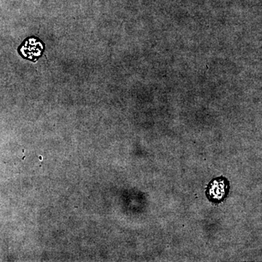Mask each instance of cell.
Listing matches in <instances>:
<instances>
[{
  "label": "cell",
  "instance_id": "cell-1",
  "mask_svg": "<svg viewBox=\"0 0 262 262\" xmlns=\"http://www.w3.org/2000/svg\"><path fill=\"white\" fill-rule=\"evenodd\" d=\"M229 183L225 177L213 179L206 188V196L213 203H222L228 195Z\"/></svg>",
  "mask_w": 262,
  "mask_h": 262
},
{
  "label": "cell",
  "instance_id": "cell-2",
  "mask_svg": "<svg viewBox=\"0 0 262 262\" xmlns=\"http://www.w3.org/2000/svg\"><path fill=\"white\" fill-rule=\"evenodd\" d=\"M19 51L24 58L34 61L42 55L44 45L38 38L30 37L24 41Z\"/></svg>",
  "mask_w": 262,
  "mask_h": 262
}]
</instances>
